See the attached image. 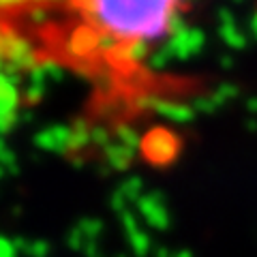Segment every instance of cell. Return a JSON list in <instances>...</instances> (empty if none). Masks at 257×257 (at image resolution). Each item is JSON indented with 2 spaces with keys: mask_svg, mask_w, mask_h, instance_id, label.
Returning a JSON list of instances; mask_svg holds the SVG:
<instances>
[{
  "mask_svg": "<svg viewBox=\"0 0 257 257\" xmlns=\"http://www.w3.org/2000/svg\"><path fill=\"white\" fill-rule=\"evenodd\" d=\"M90 26L114 32L120 41H159L167 35V22L182 11L184 0H73ZM170 37V35H167Z\"/></svg>",
  "mask_w": 257,
  "mask_h": 257,
  "instance_id": "6da1fadb",
  "label": "cell"
},
{
  "mask_svg": "<svg viewBox=\"0 0 257 257\" xmlns=\"http://www.w3.org/2000/svg\"><path fill=\"white\" fill-rule=\"evenodd\" d=\"M0 56L5 58L7 64L18 67L22 73H28L41 62L37 56V47L26 37H22L20 32L11 28H5L3 37H0Z\"/></svg>",
  "mask_w": 257,
  "mask_h": 257,
  "instance_id": "7a4b0ae2",
  "label": "cell"
},
{
  "mask_svg": "<svg viewBox=\"0 0 257 257\" xmlns=\"http://www.w3.org/2000/svg\"><path fill=\"white\" fill-rule=\"evenodd\" d=\"M180 150V140L178 135L172 133L165 126H155L144 135V144H142V152L146 161L155 165H167L178 157Z\"/></svg>",
  "mask_w": 257,
  "mask_h": 257,
  "instance_id": "3957f363",
  "label": "cell"
},
{
  "mask_svg": "<svg viewBox=\"0 0 257 257\" xmlns=\"http://www.w3.org/2000/svg\"><path fill=\"white\" fill-rule=\"evenodd\" d=\"M96 47H99V28L90 26H77L67 39V45H64V52H67L75 62H90L96 54Z\"/></svg>",
  "mask_w": 257,
  "mask_h": 257,
  "instance_id": "277c9868",
  "label": "cell"
},
{
  "mask_svg": "<svg viewBox=\"0 0 257 257\" xmlns=\"http://www.w3.org/2000/svg\"><path fill=\"white\" fill-rule=\"evenodd\" d=\"M35 146L52 155H71V142H73V128L69 124H52L35 133Z\"/></svg>",
  "mask_w": 257,
  "mask_h": 257,
  "instance_id": "5b68a950",
  "label": "cell"
},
{
  "mask_svg": "<svg viewBox=\"0 0 257 257\" xmlns=\"http://www.w3.org/2000/svg\"><path fill=\"white\" fill-rule=\"evenodd\" d=\"M22 73L20 71L5 69L0 75V116L18 114L24 101L22 94Z\"/></svg>",
  "mask_w": 257,
  "mask_h": 257,
  "instance_id": "8992f818",
  "label": "cell"
},
{
  "mask_svg": "<svg viewBox=\"0 0 257 257\" xmlns=\"http://www.w3.org/2000/svg\"><path fill=\"white\" fill-rule=\"evenodd\" d=\"M150 43L144 39H131V41H122L118 50L107 58L109 64L114 67H138L142 62H148L150 58Z\"/></svg>",
  "mask_w": 257,
  "mask_h": 257,
  "instance_id": "52a82bcc",
  "label": "cell"
},
{
  "mask_svg": "<svg viewBox=\"0 0 257 257\" xmlns=\"http://www.w3.org/2000/svg\"><path fill=\"white\" fill-rule=\"evenodd\" d=\"M138 210L140 214L146 219V223L155 229H165L170 225V216L165 212V206H163V195L161 193H148L144 195L140 202H138Z\"/></svg>",
  "mask_w": 257,
  "mask_h": 257,
  "instance_id": "ba28073f",
  "label": "cell"
},
{
  "mask_svg": "<svg viewBox=\"0 0 257 257\" xmlns=\"http://www.w3.org/2000/svg\"><path fill=\"white\" fill-rule=\"evenodd\" d=\"M47 75L43 73V69H41V64H37L32 71H28L26 73V86H24V103L26 105H37V103H41V99L45 96L47 92Z\"/></svg>",
  "mask_w": 257,
  "mask_h": 257,
  "instance_id": "9c48e42d",
  "label": "cell"
},
{
  "mask_svg": "<svg viewBox=\"0 0 257 257\" xmlns=\"http://www.w3.org/2000/svg\"><path fill=\"white\" fill-rule=\"evenodd\" d=\"M155 114L165 118V120H172L176 124H187L193 120V107L187 105V103H180V101H174V99H165L161 96L157 107H155Z\"/></svg>",
  "mask_w": 257,
  "mask_h": 257,
  "instance_id": "30bf717a",
  "label": "cell"
},
{
  "mask_svg": "<svg viewBox=\"0 0 257 257\" xmlns=\"http://www.w3.org/2000/svg\"><path fill=\"white\" fill-rule=\"evenodd\" d=\"M103 157H105V163L111 167L114 172H126L128 167L133 165L135 157H138V150L126 148L118 142H111L109 146L103 150Z\"/></svg>",
  "mask_w": 257,
  "mask_h": 257,
  "instance_id": "8fae6325",
  "label": "cell"
},
{
  "mask_svg": "<svg viewBox=\"0 0 257 257\" xmlns=\"http://www.w3.org/2000/svg\"><path fill=\"white\" fill-rule=\"evenodd\" d=\"M114 138L118 144H122L126 148H133V150H140L142 144H144V135L140 133L138 126L128 124V122H120L114 128Z\"/></svg>",
  "mask_w": 257,
  "mask_h": 257,
  "instance_id": "7c38bea8",
  "label": "cell"
},
{
  "mask_svg": "<svg viewBox=\"0 0 257 257\" xmlns=\"http://www.w3.org/2000/svg\"><path fill=\"white\" fill-rule=\"evenodd\" d=\"M71 128H73V142H71V155L77 157L82 150H86V146H90V144H92V138H90L92 126L88 124L84 118H77L75 122L71 124Z\"/></svg>",
  "mask_w": 257,
  "mask_h": 257,
  "instance_id": "4fadbf2b",
  "label": "cell"
},
{
  "mask_svg": "<svg viewBox=\"0 0 257 257\" xmlns=\"http://www.w3.org/2000/svg\"><path fill=\"white\" fill-rule=\"evenodd\" d=\"M118 191L126 197V202L138 204L144 197V180L140 178V176H128V178H124L122 182H120Z\"/></svg>",
  "mask_w": 257,
  "mask_h": 257,
  "instance_id": "5bb4252c",
  "label": "cell"
},
{
  "mask_svg": "<svg viewBox=\"0 0 257 257\" xmlns=\"http://www.w3.org/2000/svg\"><path fill=\"white\" fill-rule=\"evenodd\" d=\"M126 238H128V246H131L135 257H146L148 255L150 238L146 236V231L135 229V231H131V234H126Z\"/></svg>",
  "mask_w": 257,
  "mask_h": 257,
  "instance_id": "9a60e30c",
  "label": "cell"
},
{
  "mask_svg": "<svg viewBox=\"0 0 257 257\" xmlns=\"http://www.w3.org/2000/svg\"><path fill=\"white\" fill-rule=\"evenodd\" d=\"M174 58V54L170 52V47H167L165 43L159 47V50H155L150 54V58L146 62V69L148 71H163L167 64H170V60Z\"/></svg>",
  "mask_w": 257,
  "mask_h": 257,
  "instance_id": "2e32d148",
  "label": "cell"
},
{
  "mask_svg": "<svg viewBox=\"0 0 257 257\" xmlns=\"http://www.w3.org/2000/svg\"><path fill=\"white\" fill-rule=\"evenodd\" d=\"M77 227L82 229V234L86 236V240H96L101 234H103V221L96 219V216H84V219H79Z\"/></svg>",
  "mask_w": 257,
  "mask_h": 257,
  "instance_id": "e0dca14e",
  "label": "cell"
},
{
  "mask_svg": "<svg viewBox=\"0 0 257 257\" xmlns=\"http://www.w3.org/2000/svg\"><path fill=\"white\" fill-rule=\"evenodd\" d=\"M159 99L161 96L155 92H140V94H135V99H133V107L138 111H155Z\"/></svg>",
  "mask_w": 257,
  "mask_h": 257,
  "instance_id": "ac0fdd59",
  "label": "cell"
},
{
  "mask_svg": "<svg viewBox=\"0 0 257 257\" xmlns=\"http://www.w3.org/2000/svg\"><path fill=\"white\" fill-rule=\"evenodd\" d=\"M39 64H41V69H43V73L47 75V79H52V82H62V77H64V67H62L58 60H54V58H43Z\"/></svg>",
  "mask_w": 257,
  "mask_h": 257,
  "instance_id": "d6986e66",
  "label": "cell"
},
{
  "mask_svg": "<svg viewBox=\"0 0 257 257\" xmlns=\"http://www.w3.org/2000/svg\"><path fill=\"white\" fill-rule=\"evenodd\" d=\"M90 138H92V146L101 148V150H105L109 144H111V133H109V128H105L103 124H94V126H92Z\"/></svg>",
  "mask_w": 257,
  "mask_h": 257,
  "instance_id": "ffe728a7",
  "label": "cell"
},
{
  "mask_svg": "<svg viewBox=\"0 0 257 257\" xmlns=\"http://www.w3.org/2000/svg\"><path fill=\"white\" fill-rule=\"evenodd\" d=\"M26 20L32 26H43V24L50 22V11H47L43 5H35L26 11Z\"/></svg>",
  "mask_w": 257,
  "mask_h": 257,
  "instance_id": "44dd1931",
  "label": "cell"
},
{
  "mask_svg": "<svg viewBox=\"0 0 257 257\" xmlns=\"http://www.w3.org/2000/svg\"><path fill=\"white\" fill-rule=\"evenodd\" d=\"M92 82L101 88V90H109L111 86H114V73H111L109 69H103V67H96L94 73H92Z\"/></svg>",
  "mask_w": 257,
  "mask_h": 257,
  "instance_id": "7402d4cb",
  "label": "cell"
},
{
  "mask_svg": "<svg viewBox=\"0 0 257 257\" xmlns=\"http://www.w3.org/2000/svg\"><path fill=\"white\" fill-rule=\"evenodd\" d=\"M50 253H52V244L47 240H30L26 248L28 257H50Z\"/></svg>",
  "mask_w": 257,
  "mask_h": 257,
  "instance_id": "603a6c76",
  "label": "cell"
},
{
  "mask_svg": "<svg viewBox=\"0 0 257 257\" xmlns=\"http://www.w3.org/2000/svg\"><path fill=\"white\" fill-rule=\"evenodd\" d=\"M86 242L88 240H86V236L82 234V229H79L77 225L73 229H69V234H67V246L69 248H73V251H84Z\"/></svg>",
  "mask_w": 257,
  "mask_h": 257,
  "instance_id": "cb8c5ba5",
  "label": "cell"
},
{
  "mask_svg": "<svg viewBox=\"0 0 257 257\" xmlns=\"http://www.w3.org/2000/svg\"><path fill=\"white\" fill-rule=\"evenodd\" d=\"M109 206H111V210H114L118 216L120 214H124L126 210H128V202H126V197L120 193L118 189L111 193V197H109Z\"/></svg>",
  "mask_w": 257,
  "mask_h": 257,
  "instance_id": "d4e9b609",
  "label": "cell"
},
{
  "mask_svg": "<svg viewBox=\"0 0 257 257\" xmlns=\"http://www.w3.org/2000/svg\"><path fill=\"white\" fill-rule=\"evenodd\" d=\"M20 122V111L18 114H11V116H0V138L9 135L15 126Z\"/></svg>",
  "mask_w": 257,
  "mask_h": 257,
  "instance_id": "484cf974",
  "label": "cell"
},
{
  "mask_svg": "<svg viewBox=\"0 0 257 257\" xmlns=\"http://www.w3.org/2000/svg\"><path fill=\"white\" fill-rule=\"evenodd\" d=\"M0 257H18V248L13 244V238L0 234Z\"/></svg>",
  "mask_w": 257,
  "mask_h": 257,
  "instance_id": "4316f807",
  "label": "cell"
},
{
  "mask_svg": "<svg viewBox=\"0 0 257 257\" xmlns=\"http://www.w3.org/2000/svg\"><path fill=\"white\" fill-rule=\"evenodd\" d=\"M120 223H122V227H124L126 234H131V231L140 229V225H138V216H135L131 210H126L124 214H120Z\"/></svg>",
  "mask_w": 257,
  "mask_h": 257,
  "instance_id": "83f0119b",
  "label": "cell"
},
{
  "mask_svg": "<svg viewBox=\"0 0 257 257\" xmlns=\"http://www.w3.org/2000/svg\"><path fill=\"white\" fill-rule=\"evenodd\" d=\"M32 3V0H0V11H7V9H20V7Z\"/></svg>",
  "mask_w": 257,
  "mask_h": 257,
  "instance_id": "f1b7e54d",
  "label": "cell"
},
{
  "mask_svg": "<svg viewBox=\"0 0 257 257\" xmlns=\"http://www.w3.org/2000/svg\"><path fill=\"white\" fill-rule=\"evenodd\" d=\"M82 253L86 257H99V242H96V240H88Z\"/></svg>",
  "mask_w": 257,
  "mask_h": 257,
  "instance_id": "f546056e",
  "label": "cell"
},
{
  "mask_svg": "<svg viewBox=\"0 0 257 257\" xmlns=\"http://www.w3.org/2000/svg\"><path fill=\"white\" fill-rule=\"evenodd\" d=\"M13 244H15V248H18V251L26 253V248H28V244H30V240H28V238H24V236H15V238H13Z\"/></svg>",
  "mask_w": 257,
  "mask_h": 257,
  "instance_id": "4dcf8cb0",
  "label": "cell"
},
{
  "mask_svg": "<svg viewBox=\"0 0 257 257\" xmlns=\"http://www.w3.org/2000/svg\"><path fill=\"white\" fill-rule=\"evenodd\" d=\"M32 118H35L32 109H20V122H32Z\"/></svg>",
  "mask_w": 257,
  "mask_h": 257,
  "instance_id": "1f68e13d",
  "label": "cell"
},
{
  "mask_svg": "<svg viewBox=\"0 0 257 257\" xmlns=\"http://www.w3.org/2000/svg\"><path fill=\"white\" fill-rule=\"evenodd\" d=\"M96 172H99L101 176H109V174H111V172H114V170H111V167H109L107 163H101L99 167H96Z\"/></svg>",
  "mask_w": 257,
  "mask_h": 257,
  "instance_id": "d6a6232c",
  "label": "cell"
},
{
  "mask_svg": "<svg viewBox=\"0 0 257 257\" xmlns=\"http://www.w3.org/2000/svg\"><path fill=\"white\" fill-rule=\"evenodd\" d=\"M37 5H56V3H64V0H32Z\"/></svg>",
  "mask_w": 257,
  "mask_h": 257,
  "instance_id": "836d02e7",
  "label": "cell"
},
{
  "mask_svg": "<svg viewBox=\"0 0 257 257\" xmlns=\"http://www.w3.org/2000/svg\"><path fill=\"white\" fill-rule=\"evenodd\" d=\"M73 165L77 167V170H82V167H84V159H82V157H75V159H73Z\"/></svg>",
  "mask_w": 257,
  "mask_h": 257,
  "instance_id": "e575fe53",
  "label": "cell"
},
{
  "mask_svg": "<svg viewBox=\"0 0 257 257\" xmlns=\"http://www.w3.org/2000/svg\"><path fill=\"white\" fill-rule=\"evenodd\" d=\"M5 64H7V62H5V58L0 56V75H3V71H5Z\"/></svg>",
  "mask_w": 257,
  "mask_h": 257,
  "instance_id": "d590c367",
  "label": "cell"
},
{
  "mask_svg": "<svg viewBox=\"0 0 257 257\" xmlns=\"http://www.w3.org/2000/svg\"><path fill=\"white\" fill-rule=\"evenodd\" d=\"M5 174H7V170H5V167H3V165H0V178H3V176H5Z\"/></svg>",
  "mask_w": 257,
  "mask_h": 257,
  "instance_id": "8d00e7d4",
  "label": "cell"
},
{
  "mask_svg": "<svg viewBox=\"0 0 257 257\" xmlns=\"http://www.w3.org/2000/svg\"><path fill=\"white\" fill-rule=\"evenodd\" d=\"M3 32H5V26H3V22H0V37H3Z\"/></svg>",
  "mask_w": 257,
  "mask_h": 257,
  "instance_id": "74e56055",
  "label": "cell"
},
{
  "mask_svg": "<svg viewBox=\"0 0 257 257\" xmlns=\"http://www.w3.org/2000/svg\"><path fill=\"white\" fill-rule=\"evenodd\" d=\"M116 257H128L126 253H116Z\"/></svg>",
  "mask_w": 257,
  "mask_h": 257,
  "instance_id": "f35d334b",
  "label": "cell"
},
{
  "mask_svg": "<svg viewBox=\"0 0 257 257\" xmlns=\"http://www.w3.org/2000/svg\"><path fill=\"white\" fill-rule=\"evenodd\" d=\"M187 3H191V0H184V5H187Z\"/></svg>",
  "mask_w": 257,
  "mask_h": 257,
  "instance_id": "ab89813d",
  "label": "cell"
}]
</instances>
